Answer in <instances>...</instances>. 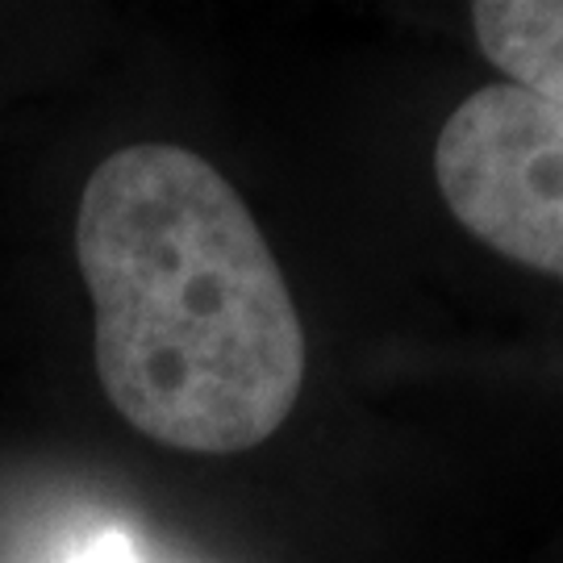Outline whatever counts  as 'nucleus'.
I'll use <instances>...</instances> for the list:
<instances>
[{
  "label": "nucleus",
  "instance_id": "1",
  "mask_svg": "<svg viewBox=\"0 0 563 563\" xmlns=\"http://www.w3.org/2000/svg\"><path fill=\"white\" fill-rule=\"evenodd\" d=\"M76 260L109 405L151 443L239 455L297 409L305 330L239 188L172 142L113 151L88 176Z\"/></svg>",
  "mask_w": 563,
  "mask_h": 563
},
{
  "label": "nucleus",
  "instance_id": "2",
  "mask_svg": "<svg viewBox=\"0 0 563 563\" xmlns=\"http://www.w3.org/2000/svg\"><path fill=\"white\" fill-rule=\"evenodd\" d=\"M434 180L467 234L563 280V109L518 84L472 92L439 130Z\"/></svg>",
  "mask_w": 563,
  "mask_h": 563
},
{
  "label": "nucleus",
  "instance_id": "3",
  "mask_svg": "<svg viewBox=\"0 0 563 563\" xmlns=\"http://www.w3.org/2000/svg\"><path fill=\"white\" fill-rule=\"evenodd\" d=\"M472 30L505 80L563 109V0H481Z\"/></svg>",
  "mask_w": 563,
  "mask_h": 563
}]
</instances>
